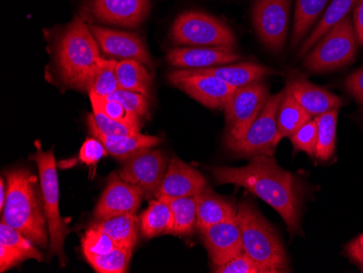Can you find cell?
<instances>
[{
    "instance_id": "cell-1",
    "label": "cell",
    "mask_w": 363,
    "mask_h": 273,
    "mask_svg": "<svg viewBox=\"0 0 363 273\" xmlns=\"http://www.w3.org/2000/svg\"><path fill=\"white\" fill-rule=\"evenodd\" d=\"M211 172L218 184L244 187L269 204L284 220L291 238L301 232V199L295 177L272 156L258 155L246 166L214 167Z\"/></svg>"
},
{
    "instance_id": "cell-2",
    "label": "cell",
    "mask_w": 363,
    "mask_h": 273,
    "mask_svg": "<svg viewBox=\"0 0 363 273\" xmlns=\"http://www.w3.org/2000/svg\"><path fill=\"white\" fill-rule=\"evenodd\" d=\"M7 197L1 220L21 232L38 247L48 245V224L38 178L26 169L8 171Z\"/></svg>"
},
{
    "instance_id": "cell-3",
    "label": "cell",
    "mask_w": 363,
    "mask_h": 273,
    "mask_svg": "<svg viewBox=\"0 0 363 273\" xmlns=\"http://www.w3.org/2000/svg\"><path fill=\"white\" fill-rule=\"evenodd\" d=\"M99 44L81 18H75L65 28L56 52V65L61 81L67 87L86 91L89 81L103 57Z\"/></svg>"
},
{
    "instance_id": "cell-4",
    "label": "cell",
    "mask_w": 363,
    "mask_h": 273,
    "mask_svg": "<svg viewBox=\"0 0 363 273\" xmlns=\"http://www.w3.org/2000/svg\"><path fill=\"white\" fill-rule=\"evenodd\" d=\"M238 220L245 254L261 267L263 273L291 272L279 235L252 203H240Z\"/></svg>"
},
{
    "instance_id": "cell-5",
    "label": "cell",
    "mask_w": 363,
    "mask_h": 273,
    "mask_svg": "<svg viewBox=\"0 0 363 273\" xmlns=\"http://www.w3.org/2000/svg\"><path fill=\"white\" fill-rule=\"evenodd\" d=\"M38 165L40 174V186L44 203L45 216L48 224L49 254L48 260L56 255L65 266L67 258L65 256V240L70 233V229L63 222L59 211V182L57 174L56 159L54 150L42 152L38 150L35 155L30 157Z\"/></svg>"
},
{
    "instance_id": "cell-6",
    "label": "cell",
    "mask_w": 363,
    "mask_h": 273,
    "mask_svg": "<svg viewBox=\"0 0 363 273\" xmlns=\"http://www.w3.org/2000/svg\"><path fill=\"white\" fill-rule=\"evenodd\" d=\"M358 38L350 16L334 26L308 52L303 66L310 73H324L347 66L356 58Z\"/></svg>"
},
{
    "instance_id": "cell-7",
    "label": "cell",
    "mask_w": 363,
    "mask_h": 273,
    "mask_svg": "<svg viewBox=\"0 0 363 273\" xmlns=\"http://www.w3.org/2000/svg\"><path fill=\"white\" fill-rule=\"evenodd\" d=\"M173 44L189 47H214L234 50L233 30L216 17L201 11L179 14L171 28Z\"/></svg>"
},
{
    "instance_id": "cell-8",
    "label": "cell",
    "mask_w": 363,
    "mask_h": 273,
    "mask_svg": "<svg viewBox=\"0 0 363 273\" xmlns=\"http://www.w3.org/2000/svg\"><path fill=\"white\" fill-rule=\"evenodd\" d=\"M269 89L264 83H250L238 87L226 105L225 143L240 140L245 135L268 101Z\"/></svg>"
},
{
    "instance_id": "cell-9",
    "label": "cell",
    "mask_w": 363,
    "mask_h": 273,
    "mask_svg": "<svg viewBox=\"0 0 363 273\" xmlns=\"http://www.w3.org/2000/svg\"><path fill=\"white\" fill-rule=\"evenodd\" d=\"M282 96L283 91L270 96L245 135L240 140L225 143L228 150L240 156H273L277 146V111Z\"/></svg>"
},
{
    "instance_id": "cell-10",
    "label": "cell",
    "mask_w": 363,
    "mask_h": 273,
    "mask_svg": "<svg viewBox=\"0 0 363 273\" xmlns=\"http://www.w3.org/2000/svg\"><path fill=\"white\" fill-rule=\"evenodd\" d=\"M169 81L191 99L211 109H225L235 87L201 69L173 71Z\"/></svg>"
},
{
    "instance_id": "cell-11",
    "label": "cell",
    "mask_w": 363,
    "mask_h": 273,
    "mask_svg": "<svg viewBox=\"0 0 363 273\" xmlns=\"http://www.w3.org/2000/svg\"><path fill=\"white\" fill-rule=\"evenodd\" d=\"M291 0H256L252 6V23L264 46L281 54L286 43Z\"/></svg>"
},
{
    "instance_id": "cell-12",
    "label": "cell",
    "mask_w": 363,
    "mask_h": 273,
    "mask_svg": "<svg viewBox=\"0 0 363 273\" xmlns=\"http://www.w3.org/2000/svg\"><path fill=\"white\" fill-rule=\"evenodd\" d=\"M167 173L166 155L159 150H144L126 160L119 177L125 182L140 187L146 199H156Z\"/></svg>"
},
{
    "instance_id": "cell-13",
    "label": "cell",
    "mask_w": 363,
    "mask_h": 273,
    "mask_svg": "<svg viewBox=\"0 0 363 273\" xmlns=\"http://www.w3.org/2000/svg\"><path fill=\"white\" fill-rule=\"evenodd\" d=\"M144 191L140 187L122 180L117 173H112L105 191L94 211L97 220L116 216L136 213L142 203Z\"/></svg>"
},
{
    "instance_id": "cell-14",
    "label": "cell",
    "mask_w": 363,
    "mask_h": 273,
    "mask_svg": "<svg viewBox=\"0 0 363 273\" xmlns=\"http://www.w3.org/2000/svg\"><path fill=\"white\" fill-rule=\"evenodd\" d=\"M212 264L218 267L240 256L244 252L238 218L199 230Z\"/></svg>"
},
{
    "instance_id": "cell-15",
    "label": "cell",
    "mask_w": 363,
    "mask_h": 273,
    "mask_svg": "<svg viewBox=\"0 0 363 273\" xmlns=\"http://www.w3.org/2000/svg\"><path fill=\"white\" fill-rule=\"evenodd\" d=\"M89 12L96 19L114 26L136 28L150 10V0H91Z\"/></svg>"
},
{
    "instance_id": "cell-16",
    "label": "cell",
    "mask_w": 363,
    "mask_h": 273,
    "mask_svg": "<svg viewBox=\"0 0 363 273\" xmlns=\"http://www.w3.org/2000/svg\"><path fill=\"white\" fill-rule=\"evenodd\" d=\"M91 33L106 55L118 57L123 60H136L144 66L152 67V58L147 52L142 38L136 34L110 30L101 26H89Z\"/></svg>"
},
{
    "instance_id": "cell-17",
    "label": "cell",
    "mask_w": 363,
    "mask_h": 273,
    "mask_svg": "<svg viewBox=\"0 0 363 273\" xmlns=\"http://www.w3.org/2000/svg\"><path fill=\"white\" fill-rule=\"evenodd\" d=\"M286 87L291 89L296 101L301 104L311 118L323 115L331 110L340 109L345 104L340 96L312 84L298 73H289Z\"/></svg>"
},
{
    "instance_id": "cell-18",
    "label": "cell",
    "mask_w": 363,
    "mask_h": 273,
    "mask_svg": "<svg viewBox=\"0 0 363 273\" xmlns=\"http://www.w3.org/2000/svg\"><path fill=\"white\" fill-rule=\"evenodd\" d=\"M207 187V181L201 172L182 162L181 159L173 158L156 199L161 196L196 197Z\"/></svg>"
},
{
    "instance_id": "cell-19",
    "label": "cell",
    "mask_w": 363,
    "mask_h": 273,
    "mask_svg": "<svg viewBox=\"0 0 363 273\" xmlns=\"http://www.w3.org/2000/svg\"><path fill=\"white\" fill-rule=\"evenodd\" d=\"M240 57L234 50L214 47H183L170 50L167 60L177 68L205 69L236 62Z\"/></svg>"
},
{
    "instance_id": "cell-20",
    "label": "cell",
    "mask_w": 363,
    "mask_h": 273,
    "mask_svg": "<svg viewBox=\"0 0 363 273\" xmlns=\"http://www.w3.org/2000/svg\"><path fill=\"white\" fill-rule=\"evenodd\" d=\"M42 262L43 252L36 247L30 238L21 232L10 227L1 220L0 222V272L13 268L24 260Z\"/></svg>"
},
{
    "instance_id": "cell-21",
    "label": "cell",
    "mask_w": 363,
    "mask_h": 273,
    "mask_svg": "<svg viewBox=\"0 0 363 273\" xmlns=\"http://www.w3.org/2000/svg\"><path fill=\"white\" fill-rule=\"evenodd\" d=\"M197 206V229L203 230L214 224L238 218V207L232 201L216 194L209 186L195 197Z\"/></svg>"
},
{
    "instance_id": "cell-22",
    "label": "cell",
    "mask_w": 363,
    "mask_h": 273,
    "mask_svg": "<svg viewBox=\"0 0 363 273\" xmlns=\"http://www.w3.org/2000/svg\"><path fill=\"white\" fill-rule=\"evenodd\" d=\"M89 128L91 135L103 143L108 154L121 162H126L138 152L159 145L162 140L158 136L144 135L140 133L128 136H108L101 133L94 126H89Z\"/></svg>"
},
{
    "instance_id": "cell-23",
    "label": "cell",
    "mask_w": 363,
    "mask_h": 273,
    "mask_svg": "<svg viewBox=\"0 0 363 273\" xmlns=\"http://www.w3.org/2000/svg\"><path fill=\"white\" fill-rule=\"evenodd\" d=\"M357 1L358 0H331L317 26L301 45L298 58L307 56L308 52L328 33V30L350 16V12L354 9Z\"/></svg>"
},
{
    "instance_id": "cell-24",
    "label": "cell",
    "mask_w": 363,
    "mask_h": 273,
    "mask_svg": "<svg viewBox=\"0 0 363 273\" xmlns=\"http://www.w3.org/2000/svg\"><path fill=\"white\" fill-rule=\"evenodd\" d=\"M309 120H311V116L296 101L291 89L285 87L277 111V145L282 138H291Z\"/></svg>"
},
{
    "instance_id": "cell-25",
    "label": "cell",
    "mask_w": 363,
    "mask_h": 273,
    "mask_svg": "<svg viewBox=\"0 0 363 273\" xmlns=\"http://www.w3.org/2000/svg\"><path fill=\"white\" fill-rule=\"evenodd\" d=\"M203 72L217 77L230 87H245L250 83L262 81V79L273 73L271 69L255 62L238 63L232 66L212 67L201 69Z\"/></svg>"
},
{
    "instance_id": "cell-26",
    "label": "cell",
    "mask_w": 363,
    "mask_h": 273,
    "mask_svg": "<svg viewBox=\"0 0 363 273\" xmlns=\"http://www.w3.org/2000/svg\"><path fill=\"white\" fill-rule=\"evenodd\" d=\"M138 222L140 218L135 213H126L98 220L95 224L114 240L118 247L133 250L138 243Z\"/></svg>"
},
{
    "instance_id": "cell-27",
    "label": "cell",
    "mask_w": 363,
    "mask_h": 273,
    "mask_svg": "<svg viewBox=\"0 0 363 273\" xmlns=\"http://www.w3.org/2000/svg\"><path fill=\"white\" fill-rule=\"evenodd\" d=\"M331 0H296L291 48L301 45L312 26L323 16Z\"/></svg>"
},
{
    "instance_id": "cell-28",
    "label": "cell",
    "mask_w": 363,
    "mask_h": 273,
    "mask_svg": "<svg viewBox=\"0 0 363 273\" xmlns=\"http://www.w3.org/2000/svg\"><path fill=\"white\" fill-rule=\"evenodd\" d=\"M172 225V211L162 197L152 199L148 208L140 217V232L145 238L169 234Z\"/></svg>"
},
{
    "instance_id": "cell-29",
    "label": "cell",
    "mask_w": 363,
    "mask_h": 273,
    "mask_svg": "<svg viewBox=\"0 0 363 273\" xmlns=\"http://www.w3.org/2000/svg\"><path fill=\"white\" fill-rule=\"evenodd\" d=\"M161 197L169 204L172 211L173 225L169 234L174 236L191 235L197 228L195 197Z\"/></svg>"
},
{
    "instance_id": "cell-30",
    "label": "cell",
    "mask_w": 363,
    "mask_h": 273,
    "mask_svg": "<svg viewBox=\"0 0 363 273\" xmlns=\"http://www.w3.org/2000/svg\"><path fill=\"white\" fill-rule=\"evenodd\" d=\"M117 77L120 89L142 94L147 99L150 97L152 75L143 63L128 59L118 61Z\"/></svg>"
},
{
    "instance_id": "cell-31",
    "label": "cell",
    "mask_w": 363,
    "mask_h": 273,
    "mask_svg": "<svg viewBox=\"0 0 363 273\" xmlns=\"http://www.w3.org/2000/svg\"><path fill=\"white\" fill-rule=\"evenodd\" d=\"M338 109L325 112L315 117L318 126V142L315 157L320 160H328L335 150L336 126H337Z\"/></svg>"
},
{
    "instance_id": "cell-32",
    "label": "cell",
    "mask_w": 363,
    "mask_h": 273,
    "mask_svg": "<svg viewBox=\"0 0 363 273\" xmlns=\"http://www.w3.org/2000/svg\"><path fill=\"white\" fill-rule=\"evenodd\" d=\"M117 65L118 61L114 59L111 60L103 59L89 81V87H87L89 94H94L106 99L120 89L117 77Z\"/></svg>"
},
{
    "instance_id": "cell-33",
    "label": "cell",
    "mask_w": 363,
    "mask_h": 273,
    "mask_svg": "<svg viewBox=\"0 0 363 273\" xmlns=\"http://www.w3.org/2000/svg\"><path fill=\"white\" fill-rule=\"evenodd\" d=\"M132 250L117 247L105 255H84L94 270L99 273H124L128 271Z\"/></svg>"
},
{
    "instance_id": "cell-34",
    "label": "cell",
    "mask_w": 363,
    "mask_h": 273,
    "mask_svg": "<svg viewBox=\"0 0 363 273\" xmlns=\"http://www.w3.org/2000/svg\"><path fill=\"white\" fill-rule=\"evenodd\" d=\"M87 124L108 136H128L140 133V126L123 123L110 119L103 112L94 111L87 117Z\"/></svg>"
},
{
    "instance_id": "cell-35",
    "label": "cell",
    "mask_w": 363,
    "mask_h": 273,
    "mask_svg": "<svg viewBox=\"0 0 363 273\" xmlns=\"http://www.w3.org/2000/svg\"><path fill=\"white\" fill-rule=\"evenodd\" d=\"M89 97H91L94 111L103 112L104 115L116 121L140 126V117L125 109L119 101L99 97L94 94H89Z\"/></svg>"
},
{
    "instance_id": "cell-36",
    "label": "cell",
    "mask_w": 363,
    "mask_h": 273,
    "mask_svg": "<svg viewBox=\"0 0 363 273\" xmlns=\"http://www.w3.org/2000/svg\"><path fill=\"white\" fill-rule=\"evenodd\" d=\"M81 244L84 255H105L118 247L114 240L96 224L86 230Z\"/></svg>"
},
{
    "instance_id": "cell-37",
    "label": "cell",
    "mask_w": 363,
    "mask_h": 273,
    "mask_svg": "<svg viewBox=\"0 0 363 273\" xmlns=\"http://www.w3.org/2000/svg\"><path fill=\"white\" fill-rule=\"evenodd\" d=\"M294 148L303 152L310 157H315L318 142V126L315 119L309 120L291 136Z\"/></svg>"
},
{
    "instance_id": "cell-38",
    "label": "cell",
    "mask_w": 363,
    "mask_h": 273,
    "mask_svg": "<svg viewBox=\"0 0 363 273\" xmlns=\"http://www.w3.org/2000/svg\"><path fill=\"white\" fill-rule=\"evenodd\" d=\"M106 99L119 101L125 109L140 118L145 117L148 112V106L150 105H148L146 96L135 93V91L119 89Z\"/></svg>"
},
{
    "instance_id": "cell-39",
    "label": "cell",
    "mask_w": 363,
    "mask_h": 273,
    "mask_svg": "<svg viewBox=\"0 0 363 273\" xmlns=\"http://www.w3.org/2000/svg\"><path fill=\"white\" fill-rule=\"evenodd\" d=\"M216 273H263L261 267L252 260L248 255L240 254L223 266L214 269Z\"/></svg>"
},
{
    "instance_id": "cell-40",
    "label": "cell",
    "mask_w": 363,
    "mask_h": 273,
    "mask_svg": "<svg viewBox=\"0 0 363 273\" xmlns=\"http://www.w3.org/2000/svg\"><path fill=\"white\" fill-rule=\"evenodd\" d=\"M107 152L101 140L96 138H87L79 150V160L87 166H95L104 156L107 155Z\"/></svg>"
},
{
    "instance_id": "cell-41",
    "label": "cell",
    "mask_w": 363,
    "mask_h": 273,
    "mask_svg": "<svg viewBox=\"0 0 363 273\" xmlns=\"http://www.w3.org/2000/svg\"><path fill=\"white\" fill-rule=\"evenodd\" d=\"M346 89L354 97L357 103L363 105V69L352 73L346 79Z\"/></svg>"
},
{
    "instance_id": "cell-42",
    "label": "cell",
    "mask_w": 363,
    "mask_h": 273,
    "mask_svg": "<svg viewBox=\"0 0 363 273\" xmlns=\"http://www.w3.org/2000/svg\"><path fill=\"white\" fill-rule=\"evenodd\" d=\"M352 21L358 38V44L363 46V0L357 1L352 14Z\"/></svg>"
},
{
    "instance_id": "cell-43",
    "label": "cell",
    "mask_w": 363,
    "mask_h": 273,
    "mask_svg": "<svg viewBox=\"0 0 363 273\" xmlns=\"http://www.w3.org/2000/svg\"><path fill=\"white\" fill-rule=\"evenodd\" d=\"M347 252L352 260H356L358 257L363 255V233L356 240H352V243L347 245Z\"/></svg>"
},
{
    "instance_id": "cell-44",
    "label": "cell",
    "mask_w": 363,
    "mask_h": 273,
    "mask_svg": "<svg viewBox=\"0 0 363 273\" xmlns=\"http://www.w3.org/2000/svg\"><path fill=\"white\" fill-rule=\"evenodd\" d=\"M6 197H7V184H5L4 178L0 180V209L5 205Z\"/></svg>"
},
{
    "instance_id": "cell-45",
    "label": "cell",
    "mask_w": 363,
    "mask_h": 273,
    "mask_svg": "<svg viewBox=\"0 0 363 273\" xmlns=\"http://www.w3.org/2000/svg\"><path fill=\"white\" fill-rule=\"evenodd\" d=\"M354 262H356L357 264H358L359 266L361 267V269H362L363 270V255L362 256L358 257V258H357V260H354Z\"/></svg>"
}]
</instances>
